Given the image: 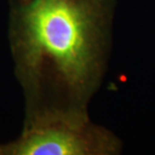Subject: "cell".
Returning <instances> with one entry per match:
<instances>
[{"mask_svg":"<svg viewBox=\"0 0 155 155\" xmlns=\"http://www.w3.org/2000/svg\"><path fill=\"white\" fill-rule=\"evenodd\" d=\"M8 38L24 121L87 111L103 78L114 0H8Z\"/></svg>","mask_w":155,"mask_h":155,"instance_id":"1","label":"cell"},{"mask_svg":"<svg viewBox=\"0 0 155 155\" xmlns=\"http://www.w3.org/2000/svg\"><path fill=\"white\" fill-rule=\"evenodd\" d=\"M120 141L93 124L87 111L54 112L23 121L21 134L0 144V155H111Z\"/></svg>","mask_w":155,"mask_h":155,"instance_id":"2","label":"cell"}]
</instances>
